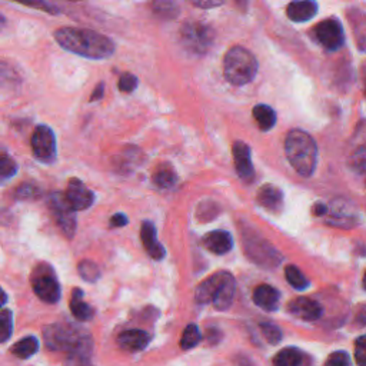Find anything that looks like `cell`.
I'll list each match as a JSON object with an SVG mask.
<instances>
[{"instance_id":"cell-44","label":"cell","mask_w":366,"mask_h":366,"mask_svg":"<svg viewBox=\"0 0 366 366\" xmlns=\"http://www.w3.org/2000/svg\"><path fill=\"white\" fill-rule=\"evenodd\" d=\"M237 363H239V366H253V363H250L249 359H245V358H241Z\"/></svg>"},{"instance_id":"cell-24","label":"cell","mask_w":366,"mask_h":366,"mask_svg":"<svg viewBox=\"0 0 366 366\" xmlns=\"http://www.w3.org/2000/svg\"><path fill=\"white\" fill-rule=\"evenodd\" d=\"M253 118L257 120L259 129L267 132L272 129L276 123V114L275 110L267 105H257L253 107Z\"/></svg>"},{"instance_id":"cell-26","label":"cell","mask_w":366,"mask_h":366,"mask_svg":"<svg viewBox=\"0 0 366 366\" xmlns=\"http://www.w3.org/2000/svg\"><path fill=\"white\" fill-rule=\"evenodd\" d=\"M302 354L296 348H285L274 358V366H299Z\"/></svg>"},{"instance_id":"cell-47","label":"cell","mask_w":366,"mask_h":366,"mask_svg":"<svg viewBox=\"0 0 366 366\" xmlns=\"http://www.w3.org/2000/svg\"><path fill=\"white\" fill-rule=\"evenodd\" d=\"M365 94H366V88H365Z\"/></svg>"},{"instance_id":"cell-16","label":"cell","mask_w":366,"mask_h":366,"mask_svg":"<svg viewBox=\"0 0 366 366\" xmlns=\"http://www.w3.org/2000/svg\"><path fill=\"white\" fill-rule=\"evenodd\" d=\"M118 343L126 352H140L148 346L149 335L145 330L131 329L120 333Z\"/></svg>"},{"instance_id":"cell-6","label":"cell","mask_w":366,"mask_h":366,"mask_svg":"<svg viewBox=\"0 0 366 366\" xmlns=\"http://www.w3.org/2000/svg\"><path fill=\"white\" fill-rule=\"evenodd\" d=\"M31 288L36 296L46 304H56L60 300L62 289L55 275V270L49 265H39L31 274Z\"/></svg>"},{"instance_id":"cell-35","label":"cell","mask_w":366,"mask_h":366,"mask_svg":"<svg viewBox=\"0 0 366 366\" xmlns=\"http://www.w3.org/2000/svg\"><path fill=\"white\" fill-rule=\"evenodd\" d=\"M138 88V77L132 73H123L119 79V90L123 93H132Z\"/></svg>"},{"instance_id":"cell-9","label":"cell","mask_w":366,"mask_h":366,"mask_svg":"<svg viewBox=\"0 0 366 366\" xmlns=\"http://www.w3.org/2000/svg\"><path fill=\"white\" fill-rule=\"evenodd\" d=\"M31 152L38 161L53 164L56 159V138L49 126L39 125L30 139Z\"/></svg>"},{"instance_id":"cell-30","label":"cell","mask_w":366,"mask_h":366,"mask_svg":"<svg viewBox=\"0 0 366 366\" xmlns=\"http://www.w3.org/2000/svg\"><path fill=\"white\" fill-rule=\"evenodd\" d=\"M79 275H81L86 282H96L101 278V270L94 262L82 261L79 263Z\"/></svg>"},{"instance_id":"cell-4","label":"cell","mask_w":366,"mask_h":366,"mask_svg":"<svg viewBox=\"0 0 366 366\" xmlns=\"http://www.w3.org/2000/svg\"><path fill=\"white\" fill-rule=\"evenodd\" d=\"M258 73V60L242 46H233L224 59V76L233 86L250 83Z\"/></svg>"},{"instance_id":"cell-22","label":"cell","mask_w":366,"mask_h":366,"mask_svg":"<svg viewBox=\"0 0 366 366\" xmlns=\"http://www.w3.org/2000/svg\"><path fill=\"white\" fill-rule=\"evenodd\" d=\"M70 311L77 321L86 322L93 317V309L83 300V291L75 289L70 299Z\"/></svg>"},{"instance_id":"cell-33","label":"cell","mask_w":366,"mask_h":366,"mask_svg":"<svg viewBox=\"0 0 366 366\" xmlns=\"http://www.w3.org/2000/svg\"><path fill=\"white\" fill-rule=\"evenodd\" d=\"M16 172H18V164L10 156H8V153H2V159H0V177L6 181L16 174Z\"/></svg>"},{"instance_id":"cell-1","label":"cell","mask_w":366,"mask_h":366,"mask_svg":"<svg viewBox=\"0 0 366 366\" xmlns=\"http://www.w3.org/2000/svg\"><path fill=\"white\" fill-rule=\"evenodd\" d=\"M55 39L65 51L86 59L102 60L115 53V43L90 29L60 27L55 31Z\"/></svg>"},{"instance_id":"cell-29","label":"cell","mask_w":366,"mask_h":366,"mask_svg":"<svg viewBox=\"0 0 366 366\" xmlns=\"http://www.w3.org/2000/svg\"><path fill=\"white\" fill-rule=\"evenodd\" d=\"M200 339H202V335H200L199 328L195 324H189L182 333L181 348L183 349V351H189V349L196 346L200 342Z\"/></svg>"},{"instance_id":"cell-3","label":"cell","mask_w":366,"mask_h":366,"mask_svg":"<svg viewBox=\"0 0 366 366\" xmlns=\"http://www.w3.org/2000/svg\"><path fill=\"white\" fill-rule=\"evenodd\" d=\"M285 153L300 177H312L317 164V146L309 133L299 129L291 131L285 139Z\"/></svg>"},{"instance_id":"cell-41","label":"cell","mask_w":366,"mask_h":366,"mask_svg":"<svg viewBox=\"0 0 366 366\" xmlns=\"http://www.w3.org/2000/svg\"><path fill=\"white\" fill-rule=\"evenodd\" d=\"M125 225H127V218L123 213H116L110 219V226L112 228H122Z\"/></svg>"},{"instance_id":"cell-10","label":"cell","mask_w":366,"mask_h":366,"mask_svg":"<svg viewBox=\"0 0 366 366\" xmlns=\"http://www.w3.org/2000/svg\"><path fill=\"white\" fill-rule=\"evenodd\" d=\"M316 39L328 51H338L345 43V31L339 21L326 19L315 27Z\"/></svg>"},{"instance_id":"cell-32","label":"cell","mask_w":366,"mask_h":366,"mask_svg":"<svg viewBox=\"0 0 366 366\" xmlns=\"http://www.w3.org/2000/svg\"><path fill=\"white\" fill-rule=\"evenodd\" d=\"M261 330L263 333L265 339L270 345H278L282 341V330L270 322H263L261 324Z\"/></svg>"},{"instance_id":"cell-8","label":"cell","mask_w":366,"mask_h":366,"mask_svg":"<svg viewBox=\"0 0 366 366\" xmlns=\"http://www.w3.org/2000/svg\"><path fill=\"white\" fill-rule=\"evenodd\" d=\"M245 250L253 262L265 267H274L282 262L280 253L258 235H245Z\"/></svg>"},{"instance_id":"cell-23","label":"cell","mask_w":366,"mask_h":366,"mask_svg":"<svg viewBox=\"0 0 366 366\" xmlns=\"http://www.w3.org/2000/svg\"><path fill=\"white\" fill-rule=\"evenodd\" d=\"M153 183L161 189H170L178 182V174L169 164L159 165L153 172Z\"/></svg>"},{"instance_id":"cell-13","label":"cell","mask_w":366,"mask_h":366,"mask_svg":"<svg viewBox=\"0 0 366 366\" xmlns=\"http://www.w3.org/2000/svg\"><path fill=\"white\" fill-rule=\"evenodd\" d=\"M288 311L293 316L299 317V319L308 321V322L319 319V317L322 316V306L317 304L316 300L305 298V296L291 300L288 305Z\"/></svg>"},{"instance_id":"cell-36","label":"cell","mask_w":366,"mask_h":366,"mask_svg":"<svg viewBox=\"0 0 366 366\" xmlns=\"http://www.w3.org/2000/svg\"><path fill=\"white\" fill-rule=\"evenodd\" d=\"M325 366H352V365H351V359H349V355L346 352L338 351V352H333L329 355Z\"/></svg>"},{"instance_id":"cell-34","label":"cell","mask_w":366,"mask_h":366,"mask_svg":"<svg viewBox=\"0 0 366 366\" xmlns=\"http://www.w3.org/2000/svg\"><path fill=\"white\" fill-rule=\"evenodd\" d=\"M13 2L22 3V5L29 6V8H35V9H39L42 12H46V13H52V14L57 13V9L53 5L47 3L46 0H13Z\"/></svg>"},{"instance_id":"cell-19","label":"cell","mask_w":366,"mask_h":366,"mask_svg":"<svg viewBox=\"0 0 366 366\" xmlns=\"http://www.w3.org/2000/svg\"><path fill=\"white\" fill-rule=\"evenodd\" d=\"M258 202L269 212H280L283 208L282 190L274 185H263L258 190Z\"/></svg>"},{"instance_id":"cell-37","label":"cell","mask_w":366,"mask_h":366,"mask_svg":"<svg viewBox=\"0 0 366 366\" xmlns=\"http://www.w3.org/2000/svg\"><path fill=\"white\" fill-rule=\"evenodd\" d=\"M355 361L358 366H366V337H361L355 342Z\"/></svg>"},{"instance_id":"cell-17","label":"cell","mask_w":366,"mask_h":366,"mask_svg":"<svg viewBox=\"0 0 366 366\" xmlns=\"http://www.w3.org/2000/svg\"><path fill=\"white\" fill-rule=\"evenodd\" d=\"M279 299H280V293L278 292V289H275L274 286H270V285H265V283L259 285L258 288L253 291L254 305L267 312H274L278 309Z\"/></svg>"},{"instance_id":"cell-40","label":"cell","mask_w":366,"mask_h":366,"mask_svg":"<svg viewBox=\"0 0 366 366\" xmlns=\"http://www.w3.org/2000/svg\"><path fill=\"white\" fill-rule=\"evenodd\" d=\"M352 168L358 170H365L366 169V151L361 149L352 159Z\"/></svg>"},{"instance_id":"cell-14","label":"cell","mask_w":366,"mask_h":366,"mask_svg":"<svg viewBox=\"0 0 366 366\" xmlns=\"http://www.w3.org/2000/svg\"><path fill=\"white\" fill-rule=\"evenodd\" d=\"M140 239L143 246H145L146 252L155 261H161L165 258L166 250L162 246V244L157 241V232L155 225L149 220H145L140 228Z\"/></svg>"},{"instance_id":"cell-11","label":"cell","mask_w":366,"mask_h":366,"mask_svg":"<svg viewBox=\"0 0 366 366\" xmlns=\"http://www.w3.org/2000/svg\"><path fill=\"white\" fill-rule=\"evenodd\" d=\"M233 161L237 177L244 182L250 183L254 178V170L250 159V149L245 142H235L233 145Z\"/></svg>"},{"instance_id":"cell-25","label":"cell","mask_w":366,"mask_h":366,"mask_svg":"<svg viewBox=\"0 0 366 366\" xmlns=\"http://www.w3.org/2000/svg\"><path fill=\"white\" fill-rule=\"evenodd\" d=\"M12 354L19 359H29L39 351V341L36 337H26L12 346Z\"/></svg>"},{"instance_id":"cell-39","label":"cell","mask_w":366,"mask_h":366,"mask_svg":"<svg viewBox=\"0 0 366 366\" xmlns=\"http://www.w3.org/2000/svg\"><path fill=\"white\" fill-rule=\"evenodd\" d=\"M190 3L200 9H213L225 3V0H189Z\"/></svg>"},{"instance_id":"cell-18","label":"cell","mask_w":366,"mask_h":366,"mask_svg":"<svg viewBox=\"0 0 366 366\" xmlns=\"http://www.w3.org/2000/svg\"><path fill=\"white\" fill-rule=\"evenodd\" d=\"M203 246L215 254H225L233 248L232 235L226 231H213L203 237Z\"/></svg>"},{"instance_id":"cell-38","label":"cell","mask_w":366,"mask_h":366,"mask_svg":"<svg viewBox=\"0 0 366 366\" xmlns=\"http://www.w3.org/2000/svg\"><path fill=\"white\" fill-rule=\"evenodd\" d=\"M18 198L21 199H34V198H38L40 195L39 189L34 185H22L19 189H18Z\"/></svg>"},{"instance_id":"cell-31","label":"cell","mask_w":366,"mask_h":366,"mask_svg":"<svg viewBox=\"0 0 366 366\" xmlns=\"http://www.w3.org/2000/svg\"><path fill=\"white\" fill-rule=\"evenodd\" d=\"M13 333V316L12 312L3 309L0 313V341L8 342Z\"/></svg>"},{"instance_id":"cell-43","label":"cell","mask_w":366,"mask_h":366,"mask_svg":"<svg viewBox=\"0 0 366 366\" xmlns=\"http://www.w3.org/2000/svg\"><path fill=\"white\" fill-rule=\"evenodd\" d=\"M325 213H326V206L325 205L317 203V205L313 206V215L321 216V215H325Z\"/></svg>"},{"instance_id":"cell-7","label":"cell","mask_w":366,"mask_h":366,"mask_svg":"<svg viewBox=\"0 0 366 366\" xmlns=\"http://www.w3.org/2000/svg\"><path fill=\"white\" fill-rule=\"evenodd\" d=\"M51 213L66 237L72 239L76 233V209L68 202L65 194H52L47 200Z\"/></svg>"},{"instance_id":"cell-2","label":"cell","mask_w":366,"mask_h":366,"mask_svg":"<svg viewBox=\"0 0 366 366\" xmlns=\"http://www.w3.org/2000/svg\"><path fill=\"white\" fill-rule=\"evenodd\" d=\"M43 337L52 351L66 352L69 358H89L92 354L93 341L90 335L73 325H51L44 328Z\"/></svg>"},{"instance_id":"cell-46","label":"cell","mask_w":366,"mask_h":366,"mask_svg":"<svg viewBox=\"0 0 366 366\" xmlns=\"http://www.w3.org/2000/svg\"><path fill=\"white\" fill-rule=\"evenodd\" d=\"M70 2H79V0H70Z\"/></svg>"},{"instance_id":"cell-45","label":"cell","mask_w":366,"mask_h":366,"mask_svg":"<svg viewBox=\"0 0 366 366\" xmlns=\"http://www.w3.org/2000/svg\"><path fill=\"white\" fill-rule=\"evenodd\" d=\"M363 288L366 289V272H365V275H363Z\"/></svg>"},{"instance_id":"cell-20","label":"cell","mask_w":366,"mask_h":366,"mask_svg":"<svg viewBox=\"0 0 366 366\" xmlns=\"http://www.w3.org/2000/svg\"><path fill=\"white\" fill-rule=\"evenodd\" d=\"M226 272H218L215 275H212L211 278H208L206 280H203L195 291V300L198 304L203 305V304H209V302L213 300L215 295L218 293L219 288L222 282L225 279Z\"/></svg>"},{"instance_id":"cell-12","label":"cell","mask_w":366,"mask_h":366,"mask_svg":"<svg viewBox=\"0 0 366 366\" xmlns=\"http://www.w3.org/2000/svg\"><path fill=\"white\" fill-rule=\"evenodd\" d=\"M65 196L76 211H85L90 208L94 200L93 194L85 186V183L75 178L69 181Z\"/></svg>"},{"instance_id":"cell-42","label":"cell","mask_w":366,"mask_h":366,"mask_svg":"<svg viewBox=\"0 0 366 366\" xmlns=\"http://www.w3.org/2000/svg\"><path fill=\"white\" fill-rule=\"evenodd\" d=\"M103 90H105V85H103V83H99V85L96 86V89L93 90L92 96H90V101L94 102V101L102 99V98H103Z\"/></svg>"},{"instance_id":"cell-28","label":"cell","mask_w":366,"mask_h":366,"mask_svg":"<svg viewBox=\"0 0 366 366\" xmlns=\"http://www.w3.org/2000/svg\"><path fill=\"white\" fill-rule=\"evenodd\" d=\"M285 278L288 279L289 285L292 286V288H295L296 291H305L309 286V280L306 279V276L300 272L299 267H296L293 265L286 266Z\"/></svg>"},{"instance_id":"cell-27","label":"cell","mask_w":366,"mask_h":366,"mask_svg":"<svg viewBox=\"0 0 366 366\" xmlns=\"http://www.w3.org/2000/svg\"><path fill=\"white\" fill-rule=\"evenodd\" d=\"M153 12L162 19H174L179 14V8L174 0H155Z\"/></svg>"},{"instance_id":"cell-5","label":"cell","mask_w":366,"mask_h":366,"mask_svg":"<svg viewBox=\"0 0 366 366\" xmlns=\"http://www.w3.org/2000/svg\"><path fill=\"white\" fill-rule=\"evenodd\" d=\"M181 40L187 51L203 55L208 52L215 40L213 29L202 22H186L181 29Z\"/></svg>"},{"instance_id":"cell-21","label":"cell","mask_w":366,"mask_h":366,"mask_svg":"<svg viewBox=\"0 0 366 366\" xmlns=\"http://www.w3.org/2000/svg\"><path fill=\"white\" fill-rule=\"evenodd\" d=\"M235 291H236L235 278L229 272H226L224 282H222L218 293L215 295V298L212 300V305L218 311H226L232 304L233 296H235Z\"/></svg>"},{"instance_id":"cell-15","label":"cell","mask_w":366,"mask_h":366,"mask_svg":"<svg viewBox=\"0 0 366 366\" xmlns=\"http://www.w3.org/2000/svg\"><path fill=\"white\" fill-rule=\"evenodd\" d=\"M317 13L315 0H293L286 8V14L295 23H304L313 19Z\"/></svg>"}]
</instances>
